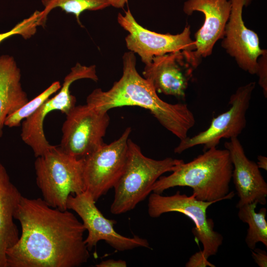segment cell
<instances>
[{"mask_svg": "<svg viewBox=\"0 0 267 267\" xmlns=\"http://www.w3.org/2000/svg\"><path fill=\"white\" fill-rule=\"evenodd\" d=\"M84 164V159L69 155L59 145H52L36 157V183L47 205L61 211L68 210L69 196L85 191Z\"/></svg>", "mask_w": 267, "mask_h": 267, "instance_id": "5b68a950", "label": "cell"}, {"mask_svg": "<svg viewBox=\"0 0 267 267\" xmlns=\"http://www.w3.org/2000/svg\"><path fill=\"white\" fill-rule=\"evenodd\" d=\"M61 87L59 81L53 82L38 96L8 115L5 119L4 126L9 128L19 127L22 121L34 113L53 94L58 91Z\"/></svg>", "mask_w": 267, "mask_h": 267, "instance_id": "44dd1931", "label": "cell"}, {"mask_svg": "<svg viewBox=\"0 0 267 267\" xmlns=\"http://www.w3.org/2000/svg\"><path fill=\"white\" fill-rule=\"evenodd\" d=\"M184 161L167 157L155 160L143 155L140 147L128 139V156L124 172L114 187L110 211L120 215L134 209L152 192V187L164 173L174 171Z\"/></svg>", "mask_w": 267, "mask_h": 267, "instance_id": "277c9868", "label": "cell"}, {"mask_svg": "<svg viewBox=\"0 0 267 267\" xmlns=\"http://www.w3.org/2000/svg\"><path fill=\"white\" fill-rule=\"evenodd\" d=\"M40 11H35L30 17L17 23L10 30L0 33V44L9 37L19 35L24 39H28L33 36L39 26Z\"/></svg>", "mask_w": 267, "mask_h": 267, "instance_id": "7402d4cb", "label": "cell"}, {"mask_svg": "<svg viewBox=\"0 0 267 267\" xmlns=\"http://www.w3.org/2000/svg\"><path fill=\"white\" fill-rule=\"evenodd\" d=\"M256 75L259 77V84L262 88L264 96H267V50L260 56L257 60Z\"/></svg>", "mask_w": 267, "mask_h": 267, "instance_id": "603a6c76", "label": "cell"}, {"mask_svg": "<svg viewBox=\"0 0 267 267\" xmlns=\"http://www.w3.org/2000/svg\"><path fill=\"white\" fill-rule=\"evenodd\" d=\"M231 8L230 0H186L183 11L187 15L202 13L204 21L195 34V49L192 51L197 67L203 58L210 56L216 42L222 39Z\"/></svg>", "mask_w": 267, "mask_h": 267, "instance_id": "9a60e30c", "label": "cell"}, {"mask_svg": "<svg viewBox=\"0 0 267 267\" xmlns=\"http://www.w3.org/2000/svg\"><path fill=\"white\" fill-rule=\"evenodd\" d=\"M217 202L199 200L193 194L188 196L179 191L171 196L153 192L148 198V214L152 218L169 212L180 213L188 217L194 223L192 233L202 244V253L208 259L217 253L223 242L222 234L214 230L213 221L207 216L208 207Z\"/></svg>", "mask_w": 267, "mask_h": 267, "instance_id": "8992f818", "label": "cell"}, {"mask_svg": "<svg viewBox=\"0 0 267 267\" xmlns=\"http://www.w3.org/2000/svg\"><path fill=\"white\" fill-rule=\"evenodd\" d=\"M14 219L21 234L6 252L7 267H79L89 258L86 230L68 210L22 196Z\"/></svg>", "mask_w": 267, "mask_h": 267, "instance_id": "6da1fadb", "label": "cell"}, {"mask_svg": "<svg viewBox=\"0 0 267 267\" xmlns=\"http://www.w3.org/2000/svg\"><path fill=\"white\" fill-rule=\"evenodd\" d=\"M256 82L239 87L231 95L230 107L225 112L213 118L209 127L197 134L180 140L174 152L180 154L197 145H203V151L217 147L222 138L237 137L246 126V113L249 107Z\"/></svg>", "mask_w": 267, "mask_h": 267, "instance_id": "30bf717a", "label": "cell"}, {"mask_svg": "<svg viewBox=\"0 0 267 267\" xmlns=\"http://www.w3.org/2000/svg\"><path fill=\"white\" fill-rule=\"evenodd\" d=\"M230 154L233 170L232 178L239 198L238 209L243 205L257 202L267 203V183L256 163L249 160L237 137L224 143Z\"/></svg>", "mask_w": 267, "mask_h": 267, "instance_id": "2e32d148", "label": "cell"}, {"mask_svg": "<svg viewBox=\"0 0 267 267\" xmlns=\"http://www.w3.org/2000/svg\"><path fill=\"white\" fill-rule=\"evenodd\" d=\"M233 166L228 151L209 149L192 161L184 162L172 173L161 176L153 185L152 192L162 194L176 186H188L197 200L220 201L234 196L229 192Z\"/></svg>", "mask_w": 267, "mask_h": 267, "instance_id": "3957f363", "label": "cell"}, {"mask_svg": "<svg viewBox=\"0 0 267 267\" xmlns=\"http://www.w3.org/2000/svg\"><path fill=\"white\" fill-rule=\"evenodd\" d=\"M117 21L129 33L125 38L127 47L137 53L145 65L151 62L155 56L195 49L189 25L185 26L182 32L178 34L158 33L139 24L129 9L125 11L124 14H118Z\"/></svg>", "mask_w": 267, "mask_h": 267, "instance_id": "7c38bea8", "label": "cell"}, {"mask_svg": "<svg viewBox=\"0 0 267 267\" xmlns=\"http://www.w3.org/2000/svg\"><path fill=\"white\" fill-rule=\"evenodd\" d=\"M258 162L256 163L258 168L264 170H267V157L263 155H259L257 157Z\"/></svg>", "mask_w": 267, "mask_h": 267, "instance_id": "4316f807", "label": "cell"}, {"mask_svg": "<svg viewBox=\"0 0 267 267\" xmlns=\"http://www.w3.org/2000/svg\"><path fill=\"white\" fill-rule=\"evenodd\" d=\"M42 3L44 8L40 11L39 26L45 25L48 14L56 7L74 14L78 23L82 25L80 16L82 12L102 10L110 6L108 0H42Z\"/></svg>", "mask_w": 267, "mask_h": 267, "instance_id": "ffe728a7", "label": "cell"}, {"mask_svg": "<svg viewBox=\"0 0 267 267\" xmlns=\"http://www.w3.org/2000/svg\"><path fill=\"white\" fill-rule=\"evenodd\" d=\"M110 123L108 112L86 103L75 105L66 115L59 145L66 153L84 159L103 145Z\"/></svg>", "mask_w": 267, "mask_h": 267, "instance_id": "52a82bcc", "label": "cell"}, {"mask_svg": "<svg viewBox=\"0 0 267 267\" xmlns=\"http://www.w3.org/2000/svg\"><path fill=\"white\" fill-rule=\"evenodd\" d=\"M82 79L97 82L95 65L87 66L77 63L64 78L57 93L49 97L21 123V139L31 148L36 157L45 153L52 145L47 140L44 131L45 118L49 113L55 110L66 115L76 105V99L71 94L70 87L74 82Z\"/></svg>", "mask_w": 267, "mask_h": 267, "instance_id": "ba28073f", "label": "cell"}, {"mask_svg": "<svg viewBox=\"0 0 267 267\" xmlns=\"http://www.w3.org/2000/svg\"><path fill=\"white\" fill-rule=\"evenodd\" d=\"M258 204L254 202L243 205L238 208L237 214L239 219L248 225L245 240L248 247L252 250L259 242L267 247V209L262 208L259 212H256Z\"/></svg>", "mask_w": 267, "mask_h": 267, "instance_id": "d6986e66", "label": "cell"}, {"mask_svg": "<svg viewBox=\"0 0 267 267\" xmlns=\"http://www.w3.org/2000/svg\"><path fill=\"white\" fill-rule=\"evenodd\" d=\"M131 127L111 143H104L84 159L85 191L96 202L114 188L122 175L127 163Z\"/></svg>", "mask_w": 267, "mask_h": 267, "instance_id": "9c48e42d", "label": "cell"}, {"mask_svg": "<svg viewBox=\"0 0 267 267\" xmlns=\"http://www.w3.org/2000/svg\"><path fill=\"white\" fill-rule=\"evenodd\" d=\"M215 267V266L208 261L203 254L202 251H200L192 255L185 264L186 267Z\"/></svg>", "mask_w": 267, "mask_h": 267, "instance_id": "cb8c5ba5", "label": "cell"}, {"mask_svg": "<svg viewBox=\"0 0 267 267\" xmlns=\"http://www.w3.org/2000/svg\"><path fill=\"white\" fill-rule=\"evenodd\" d=\"M252 257L260 267H267V253L260 248H255L252 251Z\"/></svg>", "mask_w": 267, "mask_h": 267, "instance_id": "d4e9b609", "label": "cell"}, {"mask_svg": "<svg viewBox=\"0 0 267 267\" xmlns=\"http://www.w3.org/2000/svg\"><path fill=\"white\" fill-rule=\"evenodd\" d=\"M22 196L0 162V267H7L6 252L20 236L14 219Z\"/></svg>", "mask_w": 267, "mask_h": 267, "instance_id": "e0dca14e", "label": "cell"}, {"mask_svg": "<svg viewBox=\"0 0 267 267\" xmlns=\"http://www.w3.org/2000/svg\"><path fill=\"white\" fill-rule=\"evenodd\" d=\"M191 51L181 50L154 57L145 65L143 77L157 92L184 99L196 68Z\"/></svg>", "mask_w": 267, "mask_h": 267, "instance_id": "4fadbf2b", "label": "cell"}, {"mask_svg": "<svg viewBox=\"0 0 267 267\" xmlns=\"http://www.w3.org/2000/svg\"><path fill=\"white\" fill-rule=\"evenodd\" d=\"M21 72L13 57L0 56V138L6 118L29 100L21 84Z\"/></svg>", "mask_w": 267, "mask_h": 267, "instance_id": "ac0fdd59", "label": "cell"}, {"mask_svg": "<svg viewBox=\"0 0 267 267\" xmlns=\"http://www.w3.org/2000/svg\"><path fill=\"white\" fill-rule=\"evenodd\" d=\"M123 74L106 91L94 89L87 97V104L103 112L116 107L136 106L148 110L160 124L180 140L195 124L193 113L184 103L171 104L162 100L151 84L136 69L134 52L122 57Z\"/></svg>", "mask_w": 267, "mask_h": 267, "instance_id": "7a4b0ae2", "label": "cell"}, {"mask_svg": "<svg viewBox=\"0 0 267 267\" xmlns=\"http://www.w3.org/2000/svg\"><path fill=\"white\" fill-rule=\"evenodd\" d=\"M230 0L231 8L225 26L222 46L241 69L250 74H256L258 59L267 50L260 47L257 34L248 28L243 19L244 7L248 6L253 0Z\"/></svg>", "mask_w": 267, "mask_h": 267, "instance_id": "5bb4252c", "label": "cell"}, {"mask_svg": "<svg viewBox=\"0 0 267 267\" xmlns=\"http://www.w3.org/2000/svg\"><path fill=\"white\" fill-rule=\"evenodd\" d=\"M110 6L116 8H123L127 3L128 0H108Z\"/></svg>", "mask_w": 267, "mask_h": 267, "instance_id": "83f0119b", "label": "cell"}, {"mask_svg": "<svg viewBox=\"0 0 267 267\" xmlns=\"http://www.w3.org/2000/svg\"><path fill=\"white\" fill-rule=\"evenodd\" d=\"M96 201L87 191L76 195H70L67 202L68 210L75 212L81 218L82 223L88 232L85 239L89 250L104 240L117 251H124L136 248L150 249L148 241L139 236L126 237L114 228L116 221L104 216L97 208Z\"/></svg>", "mask_w": 267, "mask_h": 267, "instance_id": "8fae6325", "label": "cell"}, {"mask_svg": "<svg viewBox=\"0 0 267 267\" xmlns=\"http://www.w3.org/2000/svg\"><path fill=\"white\" fill-rule=\"evenodd\" d=\"M127 266L126 261L114 259L104 260L96 265L97 267H126Z\"/></svg>", "mask_w": 267, "mask_h": 267, "instance_id": "484cf974", "label": "cell"}]
</instances>
